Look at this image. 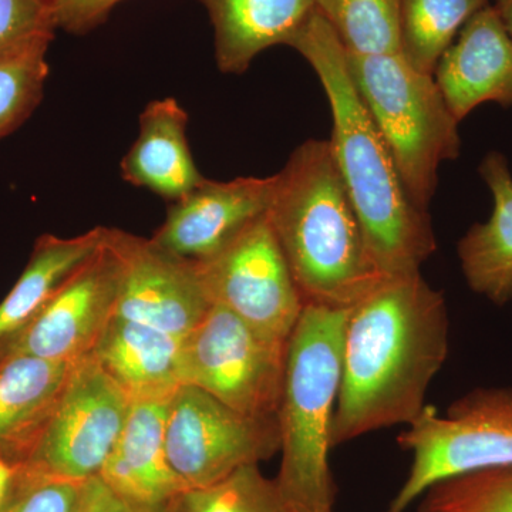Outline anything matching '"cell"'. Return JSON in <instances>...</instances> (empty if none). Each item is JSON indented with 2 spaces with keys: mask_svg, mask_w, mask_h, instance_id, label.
Returning <instances> with one entry per match:
<instances>
[{
  "mask_svg": "<svg viewBox=\"0 0 512 512\" xmlns=\"http://www.w3.org/2000/svg\"><path fill=\"white\" fill-rule=\"evenodd\" d=\"M131 403L92 355L83 357L73 366L45 431L19 470L79 483L99 476Z\"/></svg>",
  "mask_w": 512,
  "mask_h": 512,
  "instance_id": "9c48e42d",
  "label": "cell"
},
{
  "mask_svg": "<svg viewBox=\"0 0 512 512\" xmlns=\"http://www.w3.org/2000/svg\"><path fill=\"white\" fill-rule=\"evenodd\" d=\"M480 174L493 194V212L468 229L457 254L468 288L504 306L512 301V174L497 151L485 156Z\"/></svg>",
  "mask_w": 512,
  "mask_h": 512,
  "instance_id": "ffe728a7",
  "label": "cell"
},
{
  "mask_svg": "<svg viewBox=\"0 0 512 512\" xmlns=\"http://www.w3.org/2000/svg\"><path fill=\"white\" fill-rule=\"evenodd\" d=\"M288 46L311 64L328 97L330 148L377 269L384 278L421 272L437 249L429 211L416 207L404 187L350 77L345 47L316 9Z\"/></svg>",
  "mask_w": 512,
  "mask_h": 512,
  "instance_id": "7a4b0ae2",
  "label": "cell"
},
{
  "mask_svg": "<svg viewBox=\"0 0 512 512\" xmlns=\"http://www.w3.org/2000/svg\"><path fill=\"white\" fill-rule=\"evenodd\" d=\"M197 265L212 303L235 313L266 338L288 343L305 303L268 212Z\"/></svg>",
  "mask_w": 512,
  "mask_h": 512,
  "instance_id": "30bf717a",
  "label": "cell"
},
{
  "mask_svg": "<svg viewBox=\"0 0 512 512\" xmlns=\"http://www.w3.org/2000/svg\"><path fill=\"white\" fill-rule=\"evenodd\" d=\"M350 77L375 121L404 187L420 210H429L444 161L460 156L458 121L434 74L414 69L400 53L350 55Z\"/></svg>",
  "mask_w": 512,
  "mask_h": 512,
  "instance_id": "5b68a950",
  "label": "cell"
},
{
  "mask_svg": "<svg viewBox=\"0 0 512 512\" xmlns=\"http://www.w3.org/2000/svg\"><path fill=\"white\" fill-rule=\"evenodd\" d=\"M53 39L55 35L30 37L0 53V140L18 130L42 101Z\"/></svg>",
  "mask_w": 512,
  "mask_h": 512,
  "instance_id": "cb8c5ba5",
  "label": "cell"
},
{
  "mask_svg": "<svg viewBox=\"0 0 512 512\" xmlns=\"http://www.w3.org/2000/svg\"><path fill=\"white\" fill-rule=\"evenodd\" d=\"M188 114L173 97L147 104L140 133L121 161V174L134 187L175 202L205 180L187 140Z\"/></svg>",
  "mask_w": 512,
  "mask_h": 512,
  "instance_id": "ac0fdd59",
  "label": "cell"
},
{
  "mask_svg": "<svg viewBox=\"0 0 512 512\" xmlns=\"http://www.w3.org/2000/svg\"><path fill=\"white\" fill-rule=\"evenodd\" d=\"M434 77L458 121L484 103L512 106V36L494 6L468 20Z\"/></svg>",
  "mask_w": 512,
  "mask_h": 512,
  "instance_id": "5bb4252c",
  "label": "cell"
},
{
  "mask_svg": "<svg viewBox=\"0 0 512 512\" xmlns=\"http://www.w3.org/2000/svg\"><path fill=\"white\" fill-rule=\"evenodd\" d=\"M76 363L32 356L0 359V460L13 468L28 461Z\"/></svg>",
  "mask_w": 512,
  "mask_h": 512,
  "instance_id": "e0dca14e",
  "label": "cell"
},
{
  "mask_svg": "<svg viewBox=\"0 0 512 512\" xmlns=\"http://www.w3.org/2000/svg\"><path fill=\"white\" fill-rule=\"evenodd\" d=\"M274 188L275 175L231 181L205 178L181 200L171 202L164 224L151 241L187 261L212 258L268 212Z\"/></svg>",
  "mask_w": 512,
  "mask_h": 512,
  "instance_id": "4fadbf2b",
  "label": "cell"
},
{
  "mask_svg": "<svg viewBox=\"0 0 512 512\" xmlns=\"http://www.w3.org/2000/svg\"><path fill=\"white\" fill-rule=\"evenodd\" d=\"M123 0H49L57 29L84 35L106 22Z\"/></svg>",
  "mask_w": 512,
  "mask_h": 512,
  "instance_id": "f1b7e54d",
  "label": "cell"
},
{
  "mask_svg": "<svg viewBox=\"0 0 512 512\" xmlns=\"http://www.w3.org/2000/svg\"><path fill=\"white\" fill-rule=\"evenodd\" d=\"M268 218L305 305L350 309L386 281L326 140L301 144L275 174Z\"/></svg>",
  "mask_w": 512,
  "mask_h": 512,
  "instance_id": "3957f363",
  "label": "cell"
},
{
  "mask_svg": "<svg viewBox=\"0 0 512 512\" xmlns=\"http://www.w3.org/2000/svg\"><path fill=\"white\" fill-rule=\"evenodd\" d=\"M286 346L212 303L184 339V382L247 416L278 417Z\"/></svg>",
  "mask_w": 512,
  "mask_h": 512,
  "instance_id": "ba28073f",
  "label": "cell"
},
{
  "mask_svg": "<svg viewBox=\"0 0 512 512\" xmlns=\"http://www.w3.org/2000/svg\"><path fill=\"white\" fill-rule=\"evenodd\" d=\"M107 375L137 400L170 399L184 382V339L113 316L92 353Z\"/></svg>",
  "mask_w": 512,
  "mask_h": 512,
  "instance_id": "2e32d148",
  "label": "cell"
},
{
  "mask_svg": "<svg viewBox=\"0 0 512 512\" xmlns=\"http://www.w3.org/2000/svg\"><path fill=\"white\" fill-rule=\"evenodd\" d=\"M493 6L501 22L504 23L505 29L512 36V0H495Z\"/></svg>",
  "mask_w": 512,
  "mask_h": 512,
  "instance_id": "1f68e13d",
  "label": "cell"
},
{
  "mask_svg": "<svg viewBox=\"0 0 512 512\" xmlns=\"http://www.w3.org/2000/svg\"><path fill=\"white\" fill-rule=\"evenodd\" d=\"M120 259L106 231L103 247L46 303L25 328L0 346L6 356L79 362L90 355L116 315Z\"/></svg>",
  "mask_w": 512,
  "mask_h": 512,
  "instance_id": "8fae6325",
  "label": "cell"
},
{
  "mask_svg": "<svg viewBox=\"0 0 512 512\" xmlns=\"http://www.w3.org/2000/svg\"><path fill=\"white\" fill-rule=\"evenodd\" d=\"M350 55L400 53V0H315Z\"/></svg>",
  "mask_w": 512,
  "mask_h": 512,
  "instance_id": "603a6c76",
  "label": "cell"
},
{
  "mask_svg": "<svg viewBox=\"0 0 512 512\" xmlns=\"http://www.w3.org/2000/svg\"><path fill=\"white\" fill-rule=\"evenodd\" d=\"M443 293L416 274L387 278L349 309L332 446L419 417L448 356Z\"/></svg>",
  "mask_w": 512,
  "mask_h": 512,
  "instance_id": "6da1fadb",
  "label": "cell"
},
{
  "mask_svg": "<svg viewBox=\"0 0 512 512\" xmlns=\"http://www.w3.org/2000/svg\"><path fill=\"white\" fill-rule=\"evenodd\" d=\"M349 309L305 305L286 346L279 403L282 493L299 512H333L332 426Z\"/></svg>",
  "mask_w": 512,
  "mask_h": 512,
  "instance_id": "277c9868",
  "label": "cell"
},
{
  "mask_svg": "<svg viewBox=\"0 0 512 512\" xmlns=\"http://www.w3.org/2000/svg\"><path fill=\"white\" fill-rule=\"evenodd\" d=\"M165 450L184 493L201 490L275 456L281 450L278 417L247 416L183 384L168 400Z\"/></svg>",
  "mask_w": 512,
  "mask_h": 512,
  "instance_id": "52a82bcc",
  "label": "cell"
},
{
  "mask_svg": "<svg viewBox=\"0 0 512 512\" xmlns=\"http://www.w3.org/2000/svg\"><path fill=\"white\" fill-rule=\"evenodd\" d=\"M488 0H400V55L434 74L460 30Z\"/></svg>",
  "mask_w": 512,
  "mask_h": 512,
  "instance_id": "7402d4cb",
  "label": "cell"
},
{
  "mask_svg": "<svg viewBox=\"0 0 512 512\" xmlns=\"http://www.w3.org/2000/svg\"><path fill=\"white\" fill-rule=\"evenodd\" d=\"M13 477H15V468L0 460V507L5 503L8 497L10 485H12Z\"/></svg>",
  "mask_w": 512,
  "mask_h": 512,
  "instance_id": "4dcf8cb0",
  "label": "cell"
},
{
  "mask_svg": "<svg viewBox=\"0 0 512 512\" xmlns=\"http://www.w3.org/2000/svg\"><path fill=\"white\" fill-rule=\"evenodd\" d=\"M397 443L412 453L387 512H406L434 484L512 464V387H477L440 416L426 406Z\"/></svg>",
  "mask_w": 512,
  "mask_h": 512,
  "instance_id": "8992f818",
  "label": "cell"
},
{
  "mask_svg": "<svg viewBox=\"0 0 512 512\" xmlns=\"http://www.w3.org/2000/svg\"><path fill=\"white\" fill-rule=\"evenodd\" d=\"M83 483L15 470L0 512H74Z\"/></svg>",
  "mask_w": 512,
  "mask_h": 512,
  "instance_id": "4316f807",
  "label": "cell"
},
{
  "mask_svg": "<svg viewBox=\"0 0 512 512\" xmlns=\"http://www.w3.org/2000/svg\"><path fill=\"white\" fill-rule=\"evenodd\" d=\"M49 0H0V53L30 37L55 35Z\"/></svg>",
  "mask_w": 512,
  "mask_h": 512,
  "instance_id": "83f0119b",
  "label": "cell"
},
{
  "mask_svg": "<svg viewBox=\"0 0 512 512\" xmlns=\"http://www.w3.org/2000/svg\"><path fill=\"white\" fill-rule=\"evenodd\" d=\"M419 500V512H512V464L447 478Z\"/></svg>",
  "mask_w": 512,
  "mask_h": 512,
  "instance_id": "484cf974",
  "label": "cell"
},
{
  "mask_svg": "<svg viewBox=\"0 0 512 512\" xmlns=\"http://www.w3.org/2000/svg\"><path fill=\"white\" fill-rule=\"evenodd\" d=\"M74 512H130L126 505L121 503L100 477H93L84 481L79 503Z\"/></svg>",
  "mask_w": 512,
  "mask_h": 512,
  "instance_id": "f546056e",
  "label": "cell"
},
{
  "mask_svg": "<svg viewBox=\"0 0 512 512\" xmlns=\"http://www.w3.org/2000/svg\"><path fill=\"white\" fill-rule=\"evenodd\" d=\"M120 259L116 315L185 339L200 325L212 302L197 262L158 248L151 239L109 228Z\"/></svg>",
  "mask_w": 512,
  "mask_h": 512,
  "instance_id": "7c38bea8",
  "label": "cell"
},
{
  "mask_svg": "<svg viewBox=\"0 0 512 512\" xmlns=\"http://www.w3.org/2000/svg\"><path fill=\"white\" fill-rule=\"evenodd\" d=\"M184 512H299L282 493L275 478L259 466H248L201 490L181 497Z\"/></svg>",
  "mask_w": 512,
  "mask_h": 512,
  "instance_id": "d4e9b609",
  "label": "cell"
},
{
  "mask_svg": "<svg viewBox=\"0 0 512 512\" xmlns=\"http://www.w3.org/2000/svg\"><path fill=\"white\" fill-rule=\"evenodd\" d=\"M168 400H137L99 473L130 512H150L184 494L165 450Z\"/></svg>",
  "mask_w": 512,
  "mask_h": 512,
  "instance_id": "9a60e30c",
  "label": "cell"
},
{
  "mask_svg": "<svg viewBox=\"0 0 512 512\" xmlns=\"http://www.w3.org/2000/svg\"><path fill=\"white\" fill-rule=\"evenodd\" d=\"M181 497H183V494H181L180 497L174 498V500L168 501V503H165L164 505H161V507H158L156 510L150 512H184L183 501H181Z\"/></svg>",
  "mask_w": 512,
  "mask_h": 512,
  "instance_id": "d6a6232c",
  "label": "cell"
},
{
  "mask_svg": "<svg viewBox=\"0 0 512 512\" xmlns=\"http://www.w3.org/2000/svg\"><path fill=\"white\" fill-rule=\"evenodd\" d=\"M107 228H94L73 238H37L28 265L0 302V346L25 328L77 271L93 258Z\"/></svg>",
  "mask_w": 512,
  "mask_h": 512,
  "instance_id": "44dd1931",
  "label": "cell"
},
{
  "mask_svg": "<svg viewBox=\"0 0 512 512\" xmlns=\"http://www.w3.org/2000/svg\"><path fill=\"white\" fill-rule=\"evenodd\" d=\"M214 28L215 60L241 74L259 53L291 42L315 10V0H198Z\"/></svg>",
  "mask_w": 512,
  "mask_h": 512,
  "instance_id": "d6986e66",
  "label": "cell"
}]
</instances>
